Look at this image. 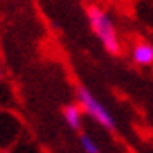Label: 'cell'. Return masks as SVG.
<instances>
[{
	"mask_svg": "<svg viewBox=\"0 0 153 153\" xmlns=\"http://www.w3.org/2000/svg\"><path fill=\"white\" fill-rule=\"evenodd\" d=\"M86 17L91 26V31L97 35V38L102 42L107 53L117 57L120 53V42L117 36V29L114 26V21L110 16L98 5H88L86 7Z\"/></svg>",
	"mask_w": 153,
	"mask_h": 153,
	"instance_id": "cell-1",
	"label": "cell"
},
{
	"mask_svg": "<svg viewBox=\"0 0 153 153\" xmlns=\"http://www.w3.org/2000/svg\"><path fill=\"white\" fill-rule=\"evenodd\" d=\"M132 62L139 67H150L153 65V45L146 42L136 43L131 50Z\"/></svg>",
	"mask_w": 153,
	"mask_h": 153,
	"instance_id": "cell-3",
	"label": "cell"
},
{
	"mask_svg": "<svg viewBox=\"0 0 153 153\" xmlns=\"http://www.w3.org/2000/svg\"><path fill=\"white\" fill-rule=\"evenodd\" d=\"M76 98H77V103L81 105V108L86 115H90L95 122L102 126L103 129L107 131H115L117 129V124H115V119L112 117V114L102 102H98L95 95L91 93L86 86H77L76 88Z\"/></svg>",
	"mask_w": 153,
	"mask_h": 153,
	"instance_id": "cell-2",
	"label": "cell"
},
{
	"mask_svg": "<svg viewBox=\"0 0 153 153\" xmlns=\"http://www.w3.org/2000/svg\"><path fill=\"white\" fill-rule=\"evenodd\" d=\"M0 77H2V67H0Z\"/></svg>",
	"mask_w": 153,
	"mask_h": 153,
	"instance_id": "cell-6",
	"label": "cell"
},
{
	"mask_svg": "<svg viewBox=\"0 0 153 153\" xmlns=\"http://www.w3.org/2000/svg\"><path fill=\"white\" fill-rule=\"evenodd\" d=\"M62 115H64V120H65V124L69 126L71 131H74V132L81 131V127H83V108H81L79 103L65 105L62 108Z\"/></svg>",
	"mask_w": 153,
	"mask_h": 153,
	"instance_id": "cell-4",
	"label": "cell"
},
{
	"mask_svg": "<svg viewBox=\"0 0 153 153\" xmlns=\"http://www.w3.org/2000/svg\"><path fill=\"white\" fill-rule=\"evenodd\" d=\"M79 145L83 148V152L86 153H100V146L93 141L91 136H88L86 132H81L79 134Z\"/></svg>",
	"mask_w": 153,
	"mask_h": 153,
	"instance_id": "cell-5",
	"label": "cell"
}]
</instances>
